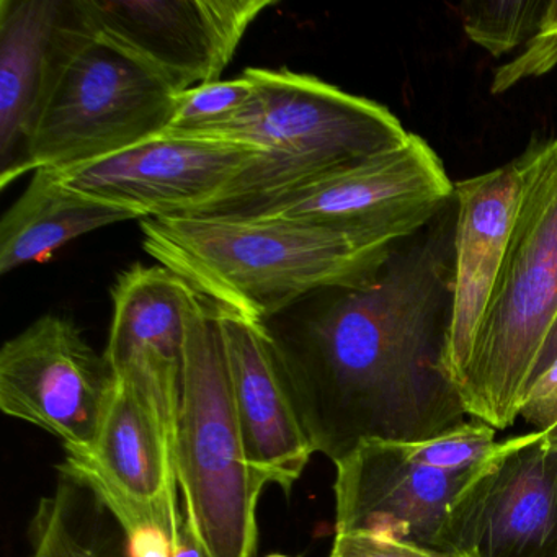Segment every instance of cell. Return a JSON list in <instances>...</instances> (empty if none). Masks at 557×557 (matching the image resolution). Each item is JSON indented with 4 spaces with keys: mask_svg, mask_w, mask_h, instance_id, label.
<instances>
[{
    "mask_svg": "<svg viewBox=\"0 0 557 557\" xmlns=\"http://www.w3.org/2000/svg\"><path fill=\"white\" fill-rule=\"evenodd\" d=\"M175 478L185 520L208 557L256 556L257 504L267 481L247 458L216 308L191 286Z\"/></svg>",
    "mask_w": 557,
    "mask_h": 557,
    "instance_id": "obj_5",
    "label": "cell"
},
{
    "mask_svg": "<svg viewBox=\"0 0 557 557\" xmlns=\"http://www.w3.org/2000/svg\"><path fill=\"white\" fill-rule=\"evenodd\" d=\"M133 220L139 218L132 211L81 194L57 172L38 169L0 220V275L47 262L77 237Z\"/></svg>",
    "mask_w": 557,
    "mask_h": 557,
    "instance_id": "obj_18",
    "label": "cell"
},
{
    "mask_svg": "<svg viewBox=\"0 0 557 557\" xmlns=\"http://www.w3.org/2000/svg\"><path fill=\"white\" fill-rule=\"evenodd\" d=\"M520 205L461 389L471 419L505 430L520 417L557 315V136L515 159Z\"/></svg>",
    "mask_w": 557,
    "mask_h": 557,
    "instance_id": "obj_4",
    "label": "cell"
},
{
    "mask_svg": "<svg viewBox=\"0 0 557 557\" xmlns=\"http://www.w3.org/2000/svg\"><path fill=\"white\" fill-rule=\"evenodd\" d=\"M495 445V429L481 420L471 419L440 433L435 438L404 446L410 458L420 465L462 474L478 468Z\"/></svg>",
    "mask_w": 557,
    "mask_h": 557,
    "instance_id": "obj_23",
    "label": "cell"
},
{
    "mask_svg": "<svg viewBox=\"0 0 557 557\" xmlns=\"http://www.w3.org/2000/svg\"><path fill=\"white\" fill-rule=\"evenodd\" d=\"M190 285L162 265L129 267L112 286L106 360L154 417L175 469L185 371V302Z\"/></svg>",
    "mask_w": 557,
    "mask_h": 557,
    "instance_id": "obj_12",
    "label": "cell"
},
{
    "mask_svg": "<svg viewBox=\"0 0 557 557\" xmlns=\"http://www.w3.org/2000/svg\"><path fill=\"white\" fill-rule=\"evenodd\" d=\"M249 73L256 94L246 109L194 138L239 143L263 156L203 214L247 213L389 151L409 136L387 107L319 77L262 67H250Z\"/></svg>",
    "mask_w": 557,
    "mask_h": 557,
    "instance_id": "obj_3",
    "label": "cell"
},
{
    "mask_svg": "<svg viewBox=\"0 0 557 557\" xmlns=\"http://www.w3.org/2000/svg\"><path fill=\"white\" fill-rule=\"evenodd\" d=\"M214 308L247 458L267 484L289 494L314 448L286 387L275 338L267 322L218 302Z\"/></svg>",
    "mask_w": 557,
    "mask_h": 557,
    "instance_id": "obj_14",
    "label": "cell"
},
{
    "mask_svg": "<svg viewBox=\"0 0 557 557\" xmlns=\"http://www.w3.org/2000/svg\"><path fill=\"white\" fill-rule=\"evenodd\" d=\"M557 66V0L547 2L536 34L510 63L495 71L491 84L494 96L508 92L518 84L536 79Z\"/></svg>",
    "mask_w": 557,
    "mask_h": 557,
    "instance_id": "obj_24",
    "label": "cell"
},
{
    "mask_svg": "<svg viewBox=\"0 0 557 557\" xmlns=\"http://www.w3.org/2000/svg\"><path fill=\"white\" fill-rule=\"evenodd\" d=\"M543 432H546L550 446H553L554 453H556L557 456V420L549 426V429L543 430Z\"/></svg>",
    "mask_w": 557,
    "mask_h": 557,
    "instance_id": "obj_27",
    "label": "cell"
},
{
    "mask_svg": "<svg viewBox=\"0 0 557 557\" xmlns=\"http://www.w3.org/2000/svg\"><path fill=\"white\" fill-rule=\"evenodd\" d=\"M71 0H0V188L28 172V145Z\"/></svg>",
    "mask_w": 557,
    "mask_h": 557,
    "instance_id": "obj_16",
    "label": "cell"
},
{
    "mask_svg": "<svg viewBox=\"0 0 557 557\" xmlns=\"http://www.w3.org/2000/svg\"><path fill=\"white\" fill-rule=\"evenodd\" d=\"M263 152L223 139L159 135L58 177L145 218L197 216L216 207Z\"/></svg>",
    "mask_w": 557,
    "mask_h": 557,
    "instance_id": "obj_11",
    "label": "cell"
},
{
    "mask_svg": "<svg viewBox=\"0 0 557 557\" xmlns=\"http://www.w3.org/2000/svg\"><path fill=\"white\" fill-rule=\"evenodd\" d=\"M177 94L97 40L71 0L70 21L28 145V172L70 171L162 135Z\"/></svg>",
    "mask_w": 557,
    "mask_h": 557,
    "instance_id": "obj_6",
    "label": "cell"
},
{
    "mask_svg": "<svg viewBox=\"0 0 557 557\" xmlns=\"http://www.w3.org/2000/svg\"><path fill=\"white\" fill-rule=\"evenodd\" d=\"M115 376L81 329L47 314L0 350V409L47 430L66 451H90L99 438Z\"/></svg>",
    "mask_w": 557,
    "mask_h": 557,
    "instance_id": "obj_10",
    "label": "cell"
},
{
    "mask_svg": "<svg viewBox=\"0 0 557 557\" xmlns=\"http://www.w3.org/2000/svg\"><path fill=\"white\" fill-rule=\"evenodd\" d=\"M256 94L249 70L234 79L216 81L185 90L175 97L174 115L162 135L194 138L239 115Z\"/></svg>",
    "mask_w": 557,
    "mask_h": 557,
    "instance_id": "obj_21",
    "label": "cell"
},
{
    "mask_svg": "<svg viewBox=\"0 0 557 557\" xmlns=\"http://www.w3.org/2000/svg\"><path fill=\"white\" fill-rule=\"evenodd\" d=\"M455 197V184L429 143L416 133L389 151L327 175L244 214L306 221L380 234L397 243L425 230Z\"/></svg>",
    "mask_w": 557,
    "mask_h": 557,
    "instance_id": "obj_8",
    "label": "cell"
},
{
    "mask_svg": "<svg viewBox=\"0 0 557 557\" xmlns=\"http://www.w3.org/2000/svg\"><path fill=\"white\" fill-rule=\"evenodd\" d=\"M446 210L400 243L373 282L331 292L285 327L269 324L302 429L334 465L363 443L426 442L469 417L446 360L455 282Z\"/></svg>",
    "mask_w": 557,
    "mask_h": 557,
    "instance_id": "obj_1",
    "label": "cell"
},
{
    "mask_svg": "<svg viewBox=\"0 0 557 557\" xmlns=\"http://www.w3.org/2000/svg\"><path fill=\"white\" fill-rule=\"evenodd\" d=\"M64 478L87 488L110 511L125 534L128 557H172V540L168 531L145 508L129 500L110 484L83 455L67 451L60 466Z\"/></svg>",
    "mask_w": 557,
    "mask_h": 557,
    "instance_id": "obj_19",
    "label": "cell"
},
{
    "mask_svg": "<svg viewBox=\"0 0 557 557\" xmlns=\"http://www.w3.org/2000/svg\"><path fill=\"white\" fill-rule=\"evenodd\" d=\"M273 0H74L84 27L175 92L216 83Z\"/></svg>",
    "mask_w": 557,
    "mask_h": 557,
    "instance_id": "obj_9",
    "label": "cell"
},
{
    "mask_svg": "<svg viewBox=\"0 0 557 557\" xmlns=\"http://www.w3.org/2000/svg\"><path fill=\"white\" fill-rule=\"evenodd\" d=\"M449 557H557V456L543 430L497 443L449 505Z\"/></svg>",
    "mask_w": 557,
    "mask_h": 557,
    "instance_id": "obj_7",
    "label": "cell"
},
{
    "mask_svg": "<svg viewBox=\"0 0 557 557\" xmlns=\"http://www.w3.org/2000/svg\"><path fill=\"white\" fill-rule=\"evenodd\" d=\"M520 417L536 430H547L557 420V358L534 381L524 397Z\"/></svg>",
    "mask_w": 557,
    "mask_h": 557,
    "instance_id": "obj_26",
    "label": "cell"
},
{
    "mask_svg": "<svg viewBox=\"0 0 557 557\" xmlns=\"http://www.w3.org/2000/svg\"><path fill=\"white\" fill-rule=\"evenodd\" d=\"M265 557H289V556H285V554H269V556H265Z\"/></svg>",
    "mask_w": 557,
    "mask_h": 557,
    "instance_id": "obj_28",
    "label": "cell"
},
{
    "mask_svg": "<svg viewBox=\"0 0 557 557\" xmlns=\"http://www.w3.org/2000/svg\"><path fill=\"white\" fill-rule=\"evenodd\" d=\"M335 534H367L438 550L449 505L471 472L440 471L399 443L368 442L335 462Z\"/></svg>",
    "mask_w": 557,
    "mask_h": 557,
    "instance_id": "obj_13",
    "label": "cell"
},
{
    "mask_svg": "<svg viewBox=\"0 0 557 557\" xmlns=\"http://www.w3.org/2000/svg\"><path fill=\"white\" fill-rule=\"evenodd\" d=\"M73 504V485L67 482L40 502L30 527L32 557H120L83 536Z\"/></svg>",
    "mask_w": 557,
    "mask_h": 557,
    "instance_id": "obj_22",
    "label": "cell"
},
{
    "mask_svg": "<svg viewBox=\"0 0 557 557\" xmlns=\"http://www.w3.org/2000/svg\"><path fill=\"white\" fill-rule=\"evenodd\" d=\"M83 455L110 484L152 515L177 543L184 511L178 508L177 478L168 443L135 391L115 380L99 438Z\"/></svg>",
    "mask_w": 557,
    "mask_h": 557,
    "instance_id": "obj_17",
    "label": "cell"
},
{
    "mask_svg": "<svg viewBox=\"0 0 557 557\" xmlns=\"http://www.w3.org/2000/svg\"><path fill=\"white\" fill-rule=\"evenodd\" d=\"M329 557H449L403 541L383 540L367 534H335Z\"/></svg>",
    "mask_w": 557,
    "mask_h": 557,
    "instance_id": "obj_25",
    "label": "cell"
},
{
    "mask_svg": "<svg viewBox=\"0 0 557 557\" xmlns=\"http://www.w3.org/2000/svg\"><path fill=\"white\" fill-rule=\"evenodd\" d=\"M143 247L218 305L260 322L319 292L376 278L400 243L380 234L276 218L139 220Z\"/></svg>",
    "mask_w": 557,
    "mask_h": 557,
    "instance_id": "obj_2",
    "label": "cell"
},
{
    "mask_svg": "<svg viewBox=\"0 0 557 557\" xmlns=\"http://www.w3.org/2000/svg\"><path fill=\"white\" fill-rule=\"evenodd\" d=\"M520 191L515 161L455 184V282L446 360L458 386L504 267Z\"/></svg>",
    "mask_w": 557,
    "mask_h": 557,
    "instance_id": "obj_15",
    "label": "cell"
},
{
    "mask_svg": "<svg viewBox=\"0 0 557 557\" xmlns=\"http://www.w3.org/2000/svg\"><path fill=\"white\" fill-rule=\"evenodd\" d=\"M546 5V0H478L462 2L458 12L469 40L500 58L530 41Z\"/></svg>",
    "mask_w": 557,
    "mask_h": 557,
    "instance_id": "obj_20",
    "label": "cell"
}]
</instances>
